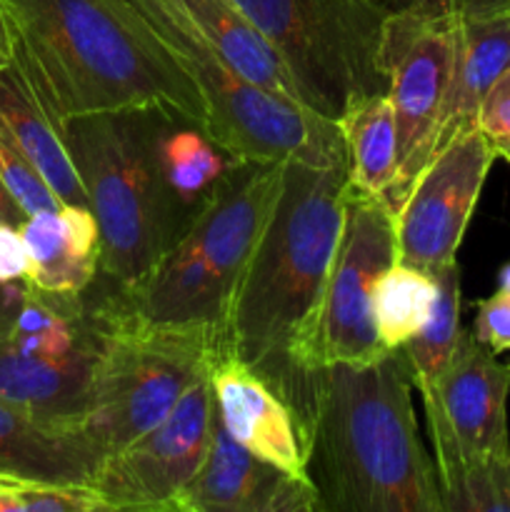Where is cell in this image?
I'll use <instances>...</instances> for the list:
<instances>
[{"mask_svg":"<svg viewBox=\"0 0 510 512\" xmlns=\"http://www.w3.org/2000/svg\"><path fill=\"white\" fill-rule=\"evenodd\" d=\"M283 168L285 163L230 160L155 268L128 288L113 285L120 305L150 323L200 325L225 340L235 288L273 213Z\"/></svg>","mask_w":510,"mask_h":512,"instance_id":"5","label":"cell"},{"mask_svg":"<svg viewBox=\"0 0 510 512\" xmlns=\"http://www.w3.org/2000/svg\"><path fill=\"white\" fill-rule=\"evenodd\" d=\"M495 155H498V158H503V160H508V163H510V140H508V143L495 145Z\"/></svg>","mask_w":510,"mask_h":512,"instance_id":"36","label":"cell"},{"mask_svg":"<svg viewBox=\"0 0 510 512\" xmlns=\"http://www.w3.org/2000/svg\"><path fill=\"white\" fill-rule=\"evenodd\" d=\"M478 128L495 145L510 140V68L493 83L478 113Z\"/></svg>","mask_w":510,"mask_h":512,"instance_id":"30","label":"cell"},{"mask_svg":"<svg viewBox=\"0 0 510 512\" xmlns=\"http://www.w3.org/2000/svg\"><path fill=\"white\" fill-rule=\"evenodd\" d=\"M438 295H435L433 310L425 320L423 330L415 338L403 345V353L408 358L410 370H413L415 390H423L438 380L445 365L455 355L460 343V310H463V288H460V265L453 260L445 265L438 275Z\"/></svg>","mask_w":510,"mask_h":512,"instance_id":"24","label":"cell"},{"mask_svg":"<svg viewBox=\"0 0 510 512\" xmlns=\"http://www.w3.org/2000/svg\"><path fill=\"white\" fill-rule=\"evenodd\" d=\"M398 263L395 213L383 198L348 183L343 228L313 313L293 343V365L303 378L328 365H360L388 353L373 320L380 275Z\"/></svg>","mask_w":510,"mask_h":512,"instance_id":"9","label":"cell"},{"mask_svg":"<svg viewBox=\"0 0 510 512\" xmlns=\"http://www.w3.org/2000/svg\"><path fill=\"white\" fill-rule=\"evenodd\" d=\"M498 288L508 290L510 293V263H505L498 273Z\"/></svg>","mask_w":510,"mask_h":512,"instance_id":"35","label":"cell"},{"mask_svg":"<svg viewBox=\"0 0 510 512\" xmlns=\"http://www.w3.org/2000/svg\"><path fill=\"white\" fill-rule=\"evenodd\" d=\"M165 120L150 110H118L75 118L63 128L100 230V275L118 288L143 280L195 215L165 180Z\"/></svg>","mask_w":510,"mask_h":512,"instance_id":"4","label":"cell"},{"mask_svg":"<svg viewBox=\"0 0 510 512\" xmlns=\"http://www.w3.org/2000/svg\"><path fill=\"white\" fill-rule=\"evenodd\" d=\"M100 338L70 358L23 355L0 340V400L55 428L80 430L90 408Z\"/></svg>","mask_w":510,"mask_h":512,"instance_id":"16","label":"cell"},{"mask_svg":"<svg viewBox=\"0 0 510 512\" xmlns=\"http://www.w3.org/2000/svg\"><path fill=\"white\" fill-rule=\"evenodd\" d=\"M303 85L310 110L338 120L355 100L388 93L383 0H233Z\"/></svg>","mask_w":510,"mask_h":512,"instance_id":"8","label":"cell"},{"mask_svg":"<svg viewBox=\"0 0 510 512\" xmlns=\"http://www.w3.org/2000/svg\"><path fill=\"white\" fill-rule=\"evenodd\" d=\"M228 155L200 128L165 120L160 128V163L173 193L198 210L230 165Z\"/></svg>","mask_w":510,"mask_h":512,"instance_id":"23","label":"cell"},{"mask_svg":"<svg viewBox=\"0 0 510 512\" xmlns=\"http://www.w3.org/2000/svg\"><path fill=\"white\" fill-rule=\"evenodd\" d=\"M470 333L495 355L510 353V293L495 290L475 303V323Z\"/></svg>","mask_w":510,"mask_h":512,"instance_id":"28","label":"cell"},{"mask_svg":"<svg viewBox=\"0 0 510 512\" xmlns=\"http://www.w3.org/2000/svg\"><path fill=\"white\" fill-rule=\"evenodd\" d=\"M458 30V15L408 10H390L388 15L385 65L398 125V178L385 203L393 213L435 155L458 53Z\"/></svg>","mask_w":510,"mask_h":512,"instance_id":"10","label":"cell"},{"mask_svg":"<svg viewBox=\"0 0 510 512\" xmlns=\"http://www.w3.org/2000/svg\"><path fill=\"white\" fill-rule=\"evenodd\" d=\"M438 283L433 275L410 265L393 263L375 285L373 320L380 343L388 350L403 348L423 330L433 310Z\"/></svg>","mask_w":510,"mask_h":512,"instance_id":"25","label":"cell"},{"mask_svg":"<svg viewBox=\"0 0 510 512\" xmlns=\"http://www.w3.org/2000/svg\"><path fill=\"white\" fill-rule=\"evenodd\" d=\"M348 165L285 160L275 208L235 288L225 353L265 380L308 430L313 380L293 365V343L318 303L343 228Z\"/></svg>","mask_w":510,"mask_h":512,"instance_id":"3","label":"cell"},{"mask_svg":"<svg viewBox=\"0 0 510 512\" xmlns=\"http://www.w3.org/2000/svg\"><path fill=\"white\" fill-rule=\"evenodd\" d=\"M28 248L25 283L45 293L80 295L100 275V230L88 205H58L20 225Z\"/></svg>","mask_w":510,"mask_h":512,"instance_id":"17","label":"cell"},{"mask_svg":"<svg viewBox=\"0 0 510 512\" xmlns=\"http://www.w3.org/2000/svg\"><path fill=\"white\" fill-rule=\"evenodd\" d=\"M28 248L18 225L0 220V283L25 280L28 275Z\"/></svg>","mask_w":510,"mask_h":512,"instance_id":"31","label":"cell"},{"mask_svg":"<svg viewBox=\"0 0 510 512\" xmlns=\"http://www.w3.org/2000/svg\"><path fill=\"white\" fill-rule=\"evenodd\" d=\"M193 80L208 108V135L228 158L348 165L335 120L245 80L205 38L183 0H128Z\"/></svg>","mask_w":510,"mask_h":512,"instance_id":"6","label":"cell"},{"mask_svg":"<svg viewBox=\"0 0 510 512\" xmlns=\"http://www.w3.org/2000/svg\"><path fill=\"white\" fill-rule=\"evenodd\" d=\"M23 295H25V280L0 283V340L8 335L15 313H18L20 303H23Z\"/></svg>","mask_w":510,"mask_h":512,"instance_id":"32","label":"cell"},{"mask_svg":"<svg viewBox=\"0 0 510 512\" xmlns=\"http://www.w3.org/2000/svg\"><path fill=\"white\" fill-rule=\"evenodd\" d=\"M335 123L348 158V183L360 193L388 200L398 178V125L390 95L355 100Z\"/></svg>","mask_w":510,"mask_h":512,"instance_id":"22","label":"cell"},{"mask_svg":"<svg viewBox=\"0 0 510 512\" xmlns=\"http://www.w3.org/2000/svg\"><path fill=\"white\" fill-rule=\"evenodd\" d=\"M390 10L423 15H458V18H490L510 13V0H383Z\"/></svg>","mask_w":510,"mask_h":512,"instance_id":"29","label":"cell"},{"mask_svg":"<svg viewBox=\"0 0 510 512\" xmlns=\"http://www.w3.org/2000/svg\"><path fill=\"white\" fill-rule=\"evenodd\" d=\"M0 123L60 203L88 205V193L63 130L50 118L15 63L0 70Z\"/></svg>","mask_w":510,"mask_h":512,"instance_id":"18","label":"cell"},{"mask_svg":"<svg viewBox=\"0 0 510 512\" xmlns=\"http://www.w3.org/2000/svg\"><path fill=\"white\" fill-rule=\"evenodd\" d=\"M93 308L100 355L80 433L103 460L155 428L225 350L215 330L150 323L123 308L113 290Z\"/></svg>","mask_w":510,"mask_h":512,"instance_id":"7","label":"cell"},{"mask_svg":"<svg viewBox=\"0 0 510 512\" xmlns=\"http://www.w3.org/2000/svg\"><path fill=\"white\" fill-rule=\"evenodd\" d=\"M215 423L218 408L208 370L155 428L105 455L90 488L103 498L110 512H173L178 495L205 463Z\"/></svg>","mask_w":510,"mask_h":512,"instance_id":"11","label":"cell"},{"mask_svg":"<svg viewBox=\"0 0 510 512\" xmlns=\"http://www.w3.org/2000/svg\"><path fill=\"white\" fill-rule=\"evenodd\" d=\"M495 158L493 143L480 128L465 130L433 155L395 210L398 263L435 278L458 260Z\"/></svg>","mask_w":510,"mask_h":512,"instance_id":"12","label":"cell"},{"mask_svg":"<svg viewBox=\"0 0 510 512\" xmlns=\"http://www.w3.org/2000/svg\"><path fill=\"white\" fill-rule=\"evenodd\" d=\"M510 68V13L460 18L458 53L443 110L435 155L465 130L478 128V113L495 80Z\"/></svg>","mask_w":510,"mask_h":512,"instance_id":"20","label":"cell"},{"mask_svg":"<svg viewBox=\"0 0 510 512\" xmlns=\"http://www.w3.org/2000/svg\"><path fill=\"white\" fill-rule=\"evenodd\" d=\"M100 455L80 430L55 428L0 400V470L60 485H90Z\"/></svg>","mask_w":510,"mask_h":512,"instance_id":"19","label":"cell"},{"mask_svg":"<svg viewBox=\"0 0 510 512\" xmlns=\"http://www.w3.org/2000/svg\"><path fill=\"white\" fill-rule=\"evenodd\" d=\"M183 3L188 5L205 38L245 80L308 108L303 85L298 83L283 55L233 0H183Z\"/></svg>","mask_w":510,"mask_h":512,"instance_id":"21","label":"cell"},{"mask_svg":"<svg viewBox=\"0 0 510 512\" xmlns=\"http://www.w3.org/2000/svg\"><path fill=\"white\" fill-rule=\"evenodd\" d=\"M413 388L400 348L370 363L315 370L308 475L323 512H443Z\"/></svg>","mask_w":510,"mask_h":512,"instance_id":"2","label":"cell"},{"mask_svg":"<svg viewBox=\"0 0 510 512\" xmlns=\"http://www.w3.org/2000/svg\"><path fill=\"white\" fill-rule=\"evenodd\" d=\"M0 180L25 215H35L40 210H53L63 205L48 188V183L40 178L38 170L20 153L3 123H0Z\"/></svg>","mask_w":510,"mask_h":512,"instance_id":"27","label":"cell"},{"mask_svg":"<svg viewBox=\"0 0 510 512\" xmlns=\"http://www.w3.org/2000/svg\"><path fill=\"white\" fill-rule=\"evenodd\" d=\"M0 512H110L90 485H60L0 470Z\"/></svg>","mask_w":510,"mask_h":512,"instance_id":"26","label":"cell"},{"mask_svg":"<svg viewBox=\"0 0 510 512\" xmlns=\"http://www.w3.org/2000/svg\"><path fill=\"white\" fill-rule=\"evenodd\" d=\"M173 512H323L310 475H293L230 438L218 415L205 463Z\"/></svg>","mask_w":510,"mask_h":512,"instance_id":"14","label":"cell"},{"mask_svg":"<svg viewBox=\"0 0 510 512\" xmlns=\"http://www.w3.org/2000/svg\"><path fill=\"white\" fill-rule=\"evenodd\" d=\"M25 218H28V215L23 213V208L15 203L13 195L8 193L5 183L0 180V220H5V223H10V225H18L20 228V225L25 223Z\"/></svg>","mask_w":510,"mask_h":512,"instance_id":"33","label":"cell"},{"mask_svg":"<svg viewBox=\"0 0 510 512\" xmlns=\"http://www.w3.org/2000/svg\"><path fill=\"white\" fill-rule=\"evenodd\" d=\"M13 63L50 118L150 110L208 130V108L128 0H3Z\"/></svg>","mask_w":510,"mask_h":512,"instance_id":"1","label":"cell"},{"mask_svg":"<svg viewBox=\"0 0 510 512\" xmlns=\"http://www.w3.org/2000/svg\"><path fill=\"white\" fill-rule=\"evenodd\" d=\"M215 408L230 438L280 470L308 475V430L260 375L230 353L210 365Z\"/></svg>","mask_w":510,"mask_h":512,"instance_id":"15","label":"cell"},{"mask_svg":"<svg viewBox=\"0 0 510 512\" xmlns=\"http://www.w3.org/2000/svg\"><path fill=\"white\" fill-rule=\"evenodd\" d=\"M435 453V473L510 455V365L463 330L455 355L433 385L418 390Z\"/></svg>","mask_w":510,"mask_h":512,"instance_id":"13","label":"cell"},{"mask_svg":"<svg viewBox=\"0 0 510 512\" xmlns=\"http://www.w3.org/2000/svg\"><path fill=\"white\" fill-rule=\"evenodd\" d=\"M10 63H13V35H10L5 5L3 0H0V70L8 68Z\"/></svg>","mask_w":510,"mask_h":512,"instance_id":"34","label":"cell"}]
</instances>
